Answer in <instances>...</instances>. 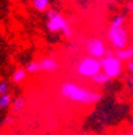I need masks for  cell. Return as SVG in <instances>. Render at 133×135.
Instances as JSON below:
<instances>
[{
  "mask_svg": "<svg viewBox=\"0 0 133 135\" xmlns=\"http://www.w3.org/2000/svg\"><path fill=\"white\" fill-rule=\"evenodd\" d=\"M40 68H41V71L52 73V71H55L59 69V63L54 58L48 57V58H44L42 60H40Z\"/></svg>",
  "mask_w": 133,
  "mask_h": 135,
  "instance_id": "52a82bcc",
  "label": "cell"
},
{
  "mask_svg": "<svg viewBox=\"0 0 133 135\" xmlns=\"http://www.w3.org/2000/svg\"><path fill=\"white\" fill-rule=\"evenodd\" d=\"M33 6L39 12L47 11L48 6H49V0H33Z\"/></svg>",
  "mask_w": 133,
  "mask_h": 135,
  "instance_id": "7c38bea8",
  "label": "cell"
},
{
  "mask_svg": "<svg viewBox=\"0 0 133 135\" xmlns=\"http://www.w3.org/2000/svg\"><path fill=\"white\" fill-rule=\"evenodd\" d=\"M122 135H133V133L132 132H127V133H124Z\"/></svg>",
  "mask_w": 133,
  "mask_h": 135,
  "instance_id": "d6986e66",
  "label": "cell"
},
{
  "mask_svg": "<svg viewBox=\"0 0 133 135\" xmlns=\"http://www.w3.org/2000/svg\"><path fill=\"white\" fill-rule=\"evenodd\" d=\"M85 50L86 53L92 58L96 59H103L107 54V48H105L104 41L98 36H91L89 37L85 42Z\"/></svg>",
  "mask_w": 133,
  "mask_h": 135,
  "instance_id": "5b68a950",
  "label": "cell"
},
{
  "mask_svg": "<svg viewBox=\"0 0 133 135\" xmlns=\"http://www.w3.org/2000/svg\"><path fill=\"white\" fill-rule=\"evenodd\" d=\"M47 28L50 33H62L66 37L72 36V29L64 16L54 10L48 11Z\"/></svg>",
  "mask_w": 133,
  "mask_h": 135,
  "instance_id": "3957f363",
  "label": "cell"
},
{
  "mask_svg": "<svg viewBox=\"0 0 133 135\" xmlns=\"http://www.w3.org/2000/svg\"><path fill=\"white\" fill-rule=\"evenodd\" d=\"M25 77H26V70L23 69V68H18V69H16L14 73L12 74L11 79H12L13 83H20V82H23L25 80Z\"/></svg>",
  "mask_w": 133,
  "mask_h": 135,
  "instance_id": "9c48e42d",
  "label": "cell"
},
{
  "mask_svg": "<svg viewBox=\"0 0 133 135\" xmlns=\"http://www.w3.org/2000/svg\"><path fill=\"white\" fill-rule=\"evenodd\" d=\"M8 93V83L5 80H1L0 81V95H4V94H7Z\"/></svg>",
  "mask_w": 133,
  "mask_h": 135,
  "instance_id": "9a60e30c",
  "label": "cell"
},
{
  "mask_svg": "<svg viewBox=\"0 0 133 135\" xmlns=\"http://www.w3.org/2000/svg\"><path fill=\"white\" fill-rule=\"evenodd\" d=\"M12 103H13V99H12V94L11 93H7V94H4V95H0V110H5L8 106H11Z\"/></svg>",
  "mask_w": 133,
  "mask_h": 135,
  "instance_id": "8fae6325",
  "label": "cell"
},
{
  "mask_svg": "<svg viewBox=\"0 0 133 135\" xmlns=\"http://www.w3.org/2000/svg\"><path fill=\"white\" fill-rule=\"evenodd\" d=\"M127 10L131 12H133V1H130V3L127 4Z\"/></svg>",
  "mask_w": 133,
  "mask_h": 135,
  "instance_id": "ac0fdd59",
  "label": "cell"
},
{
  "mask_svg": "<svg viewBox=\"0 0 133 135\" xmlns=\"http://www.w3.org/2000/svg\"><path fill=\"white\" fill-rule=\"evenodd\" d=\"M60 94L64 98L68 99L72 103H78V104L90 105L96 104L97 101H100L102 95L100 92L89 89V88L82 87L81 84L76 82H64L60 87Z\"/></svg>",
  "mask_w": 133,
  "mask_h": 135,
  "instance_id": "6da1fadb",
  "label": "cell"
},
{
  "mask_svg": "<svg viewBox=\"0 0 133 135\" xmlns=\"http://www.w3.org/2000/svg\"><path fill=\"white\" fill-rule=\"evenodd\" d=\"M107 37L111 47L115 48V51L127 47L128 34L125 28V16L116 15L111 20L108 33H107Z\"/></svg>",
  "mask_w": 133,
  "mask_h": 135,
  "instance_id": "7a4b0ae2",
  "label": "cell"
},
{
  "mask_svg": "<svg viewBox=\"0 0 133 135\" xmlns=\"http://www.w3.org/2000/svg\"><path fill=\"white\" fill-rule=\"evenodd\" d=\"M12 122H13V117H12V115H10V116H7V117L5 118L4 123H5V124H8V123H12Z\"/></svg>",
  "mask_w": 133,
  "mask_h": 135,
  "instance_id": "e0dca14e",
  "label": "cell"
},
{
  "mask_svg": "<svg viewBox=\"0 0 133 135\" xmlns=\"http://www.w3.org/2000/svg\"><path fill=\"white\" fill-rule=\"evenodd\" d=\"M91 80H92V82H94V83H96V84H104V83H107V82H108L110 79H109L108 76L105 75L103 71H100V73L96 74V75H95Z\"/></svg>",
  "mask_w": 133,
  "mask_h": 135,
  "instance_id": "4fadbf2b",
  "label": "cell"
},
{
  "mask_svg": "<svg viewBox=\"0 0 133 135\" xmlns=\"http://www.w3.org/2000/svg\"><path fill=\"white\" fill-rule=\"evenodd\" d=\"M25 70L28 73H31V74H35L37 71H41V68H40V62L37 60H34V62H30L26 64L25 66Z\"/></svg>",
  "mask_w": 133,
  "mask_h": 135,
  "instance_id": "5bb4252c",
  "label": "cell"
},
{
  "mask_svg": "<svg viewBox=\"0 0 133 135\" xmlns=\"http://www.w3.org/2000/svg\"><path fill=\"white\" fill-rule=\"evenodd\" d=\"M101 66H102V71L110 80L118 77L122 71L121 60L115 56H105L103 59H101Z\"/></svg>",
  "mask_w": 133,
  "mask_h": 135,
  "instance_id": "8992f818",
  "label": "cell"
},
{
  "mask_svg": "<svg viewBox=\"0 0 133 135\" xmlns=\"http://www.w3.org/2000/svg\"><path fill=\"white\" fill-rule=\"evenodd\" d=\"M127 70L130 71V73H132L133 74V60H130V62H127Z\"/></svg>",
  "mask_w": 133,
  "mask_h": 135,
  "instance_id": "2e32d148",
  "label": "cell"
},
{
  "mask_svg": "<svg viewBox=\"0 0 133 135\" xmlns=\"http://www.w3.org/2000/svg\"><path fill=\"white\" fill-rule=\"evenodd\" d=\"M114 56L116 57L120 60H124V62H130V60H133V47H125L122 50H116Z\"/></svg>",
  "mask_w": 133,
  "mask_h": 135,
  "instance_id": "ba28073f",
  "label": "cell"
},
{
  "mask_svg": "<svg viewBox=\"0 0 133 135\" xmlns=\"http://www.w3.org/2000/svg\"><path fill=\"white\" fill-rule=\"evenodd\" d=\"M131 132L133 133V121H132V124H131Z\"/></svg>",
  "mask_w": 133,
  "mask_h": 135,
  "instance_id": "ffe728a7",
  "label": "cell"
},
{
  "mask_svg": "<svg viewBox=\"0 0 133 135\" xmlns=\"http://www.w3.org/2000/svg\"><path fill=\"white\" fill-rule=\"evenodd\" d=\"M24 106H25V99L23 98V97H18L17 99H14L13 103H12V105H11L12 113H13V115H16V113L20 112Z\"/></svg>",
  "mask_w": 133,
  "mask_h": 135,
  "instance_id": "30bf717a",
  "label": "cell"
},
{
  "mask_svg": "<svg viewBox=\"0 0 133 135\" xmlns=\"http://www.w3.org/2000/svg\"><path fill=\"white\" fill-rule=\"evenodd\" d=\"M77 74L82 77L85 79H92L96 74L102 71V66H101V60L96 58H92L90 56H86L82 58L77 64Z\"/></svg>",
  "mask_w": 133,
  "mask_h": 135,
  "instance_id": "277c9868",
  "label": "cell"
}]
</instances>
